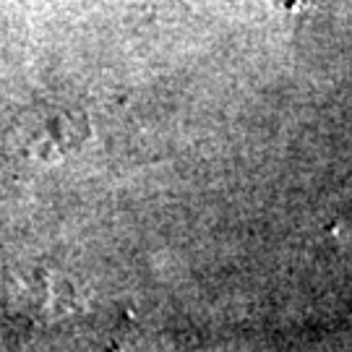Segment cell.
<instances>
[{
	"label": "cell",
	"instance_id": "1",
	"mask_svg": "<svg viewBox=\"0 0 352 352\" xmlns=\"http://www.w3.org/2000/svg\"><path fill=\"white\" fill-rule=\"evenodd\" d=\"M89 136V120L63 104H39L26 110L11 131V144L26 162L55 164L81 149Z\"/></svg>",
	"mask_w": 352,
	"mask_h": 352
}]
</instances>
